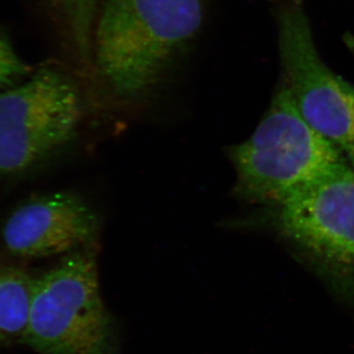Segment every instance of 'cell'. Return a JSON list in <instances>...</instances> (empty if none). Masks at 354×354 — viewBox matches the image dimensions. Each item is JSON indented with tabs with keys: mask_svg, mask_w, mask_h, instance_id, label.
Masks as SVG:
<instances>
[{
	"mask_svg": "<svg viewBox=\"0 0 354 354\" xmlns=\"http://www.w3.org/2000/svg\"><path fill=\"white\" fill-rule=\"evenodd\" d=\"M99 230V218L87 203L60 192L18 207L2 227V241L14 257L35 259L91 245Z\"/></svg>",
	"mask_w": 354,
	"mask_h": 354,
	"instance_id": "cell-7",
	"label": "cell"
},
{
	"mask_svg": "<svg viewBox=\"0 0 354 354\" xmlns=\"http://www.w3.org/2000/svg\"><path fill=\"white\" fill-rule=\"evenodd\" d=\"M29 72L8 39L0 32V86L12 87Z\"/></svg>",
	"mask_w": 354,
	"mask_h": 354,
	"instance_id": "cell-10",
	"label": "cell"
},
{
	"mask_svg": "<svg viewBox=\"0 0 354 354\" xmlns=\"http://www.w3.org/2000/svg\"><path fill=\"white\" fill-rule=\"evenodd\" d=\"M62 15L72 44L83 62L90 64L93 26L99 0H53Z\"/></svg>",
	"mask_w": 354,
	"mask_h": 354,
	"instance_id": "cell-9",
	"label": "cell"
},
{
	"mask_svg": "<svg viewBox=\"0 0 354 354\" xmlns=\"http://www.w3.org/2000/svg\"><path fill=\"white\" fill-rule=\"evenodd\" d=\"M204 16V0H106L93 39L100 74L120 97H141L192 43Z\"/></svg>",
	"mask_w": 354,
	"mask_h": 354,
	"instance_id": "cell-1",
	"label": "cell"
},
{
	"mask_svg": "<svg viewBox=\"0 0 354 354\" xmlns=\"http://www.w3.org/2000/svg\"><path fill=\"white\" fill-rule=\"evenodd\" d=\"M272 225L354 315V169L270 207Z\"/></svg>",
	"mask_w": 354,
	"mask_h": 354,
	"instance_id": "cell-3",
	"label": "cell"
},
{
	"mask_svg": "<svg viewBox=\"0 0 354 354\" xmlns=\"http://www.w3.org/2000/svg\"><path fill=\"white\" fill-rule=\"evenodd\" d=\"M278 24L283 82L298 111L346 156L354 169V86L324 64L301 0L283 4Z\"/></svg>",
	"mask_w": 354,
	"mask_h": 354,
	"instance_id": "cell-6",
	"label": "cell"
},
{
	"mask_svg": "<svg viewBox=\"0 0 354 354\" xmlns=\"http://www.w3.org/2000/svg\"><path fill=\"white\" fill-rule=\"evenodd\" d=\"M344 41H346V46L349 50H351V53L354 55V38L351 35H346V38H344Z\"/></svg>",
	"mask_w": 354,
	"mask_h": 354,
	"instance_id": "cell-11",
	"label": "cell"
},
{
	"mask_svg": "<svg viewBox=\"0 0 354 354\" xmlns=\"http://www.w3.org/2000/svg\"><path fill=\"white\" fill-rule=\"evenodd\" d=\"M82 115L73 82L39 69L0 93V176L28 171L74 138Z\"/></svg>",
	"mask_w": 354,
	"mask_h": 354,
	"instance_id": "cell-5",
	"label": "cell"
},
{
	"mask_svg": "<svg viewBox=\"0 0 354 354\" xmlns=\"http://www.w3.org/2000/svg\"><path fill=\"white\" fill-rule=\"evenodd\" d=\"M235 197L274 207L346 167L344 153L315 131L281 85L255 131L228 150Z\"/></svg>",
	"mask_w": 354,
	"mask_h": 354,
	"instance_id": "cell-2",
	"label": "cell"
},
{
	"mask_svg": "<svg viewBox=\"0 0 354 354\" xmlns=\"http://www.w3.org/2000/svg\"><path fill=\"white\" fill-rule=\"evenodd\" d=\"M22 342L43 354H113L94 249L67 253L35 278Z\"/></svg>",
	"mask_w": 354,
	"mask_h": 354,
	"instance_id": "cell-4",
	"label": "cell"
},
{
	"mask_svg": "<svg viewBox=\"0 0 354 354\" xmlns=\"http://www.w3.org/2000/svg\"><path fill=\"white\" fill-rule=\"evenodd\" d=\"M34 283V277L22 268L0 265V344L24 337Z\"/></svg>",
	"mask_w": 354,
	"mask_h": 354,
	"instance_id": "cell-8",
	"label": "cell"
}]
</instances>
